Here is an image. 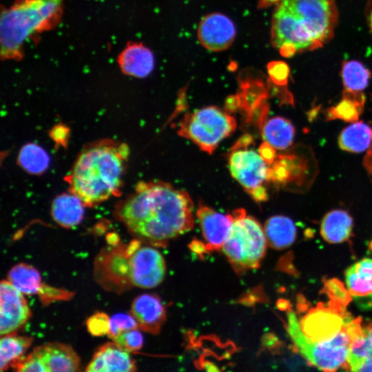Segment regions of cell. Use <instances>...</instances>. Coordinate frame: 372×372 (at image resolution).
I'll return each mask as SVG.
<instances>
[{
    "label": "cell",
    "mask_w": 372,
    "mask_h": 372,
    "mask_svg": "<svg viewBox=\"0 0 372 372\" xmlns=\"http://www.w3.org/2000/svg\"><path fill=\"white\" fill-rule=\"evenodd\" d=\"M72 295L70 291L52 287L45 284L39 294L41 302L45 304L52 301L68 300L72 297Z\"/></svg>",
    "instance_id": "cell-37"
},
{
    "label": "cell",
    "mask_w": 372,
    "mask_h": 372,
    "mask_svg": "<svg viewBox=\"0 0 372 372\" xmlns=\"http://www.w3.org/2000/svg\"><path fill=\"white\" fill-rule=\"evenodd\" d=\"M86 327L88 332L93 336L108 335L110 328V318L107 313L98 311L87 318Z\"/></svg>",
    "instance_id": "cell-35"
},
{
    "label": "cell",
    "mask_w": 372,
    "mask_h": 372,
    "mask_svg": "<svg viewBox=\"0 0 372 372\" xmlns=\"http://www.w3.org/2000/svg\"><path fill=\"white\" fill-rule=\"evenodd\" d=\"M33 338L30 336L10 333L2 335L0 342V369L1 371L10 367L14 368L25 357L24 354L30 347Z\"/></svg>",
    "instance_id": "cell-24"
},
{
    "label": "cell",
    "mask_w": 372,
    "mask_h": 372,
    "mask_svg": "<svg viewBox=\"0 0 372 372\" xmlns=\"http://www.w3.org/2000/svg\"><path fill=\"white\" fill-rule=\"evenodd\" d=\"M130 313L135 318L138 328L156 333L166 318V309L161 298L156 294L143 293L136 296L131 304Z\"/></svg>",
    "instance_id": "cell-17"
},
{
    "label": "cell",
    "mask_w": 372,
    "mask_h": 372,
    "mask_svg": "<svg viewBox=\"0 0 372 372\" xmlns=\"http://www.w3.org/2000/svg\"><path fill=\"white\" fill-rule=\"evenodd\" d=\"M343 368L347 372H372V322L362 326L352 341Z\"/></svg>",
    "instance_id": "cell-20"
},
{
    "label": "cell",
    "mask_w": 372,
    "mask_h": 372,
    "mask_svg": "<svg viewBox=\"0 0 372 372\" xmlns=\"http://www.w3.org/2000/svg\"><path fill=\"white\" fill-rule=\"evenodd\" d=\"M50 372H81L80 359L70 345L48 342L36 347Z\"/></svg>",
    "instance_id": "cell-19"
},
{
    "label": "cell",
    "mask_w": 372,
    "mask_h": 372,
    "mask_svg": "<svg viewBox=\"0 0 372 372\" xmlns=\"http://www.w3.org/2000/svg\"><path fill=\"white\" fill-rule=\"evenodd\" d=\"M206 369L207 370V372H219L218 369L211 364H208V366Z\"/></svg>",
    "instance_id": "cell-43"
},
{
    "label": "cell",
    "mask_w": 372,
    "mask_h": 372,
    "mask_svg": "<svg viewBox=\"0 0 372 372\" xmlns=\"http://www.w3.org/2000/svg\"><path fill=\"white\" fill-rule=\"evenodd\" d=\"M252 136L249 134L242 135L234 144L231 149L248 148V146L253 142Z\"/></svg>",
    "instance_id": "cell-42"
},
{
    "label": "cell",
    "mask_w": 372,
    "mask_h": 372,
    "mask_svg": "<svg viewBox=\"0 0 372 372\" xmlns=\"http://www.w3.org/2000/svg\"><path fill=\"white\" fill-rule=\"evenodd\" d=\"M112 340L122 349L130 353L141 349L143 345V337L138 329L124 331Z\"/></svg>",
    "instance_id": "cell-34"
},
{
    "label": "cell",
    "mask_w": 372,
    "mask_h": 372,
    "mask_svg": "<svg viewBox=\"0 0 372 372\" xmlns=\"http://www.w3.org/2000/svg\"><path fill=\"white\" fill-rule=\"evenodd\" d=\"M240 107L239 96L238 94L229 96L225 102V111L234 112Z\"/></svg>",
    "instance_id": "cell-41"
},
{
    "label": "cell",
    "mask_w": 372,
    "mask_h": 372,
    "mask_svg": "<svg viewBox=\"0 0 372 372\" xmlns=\"http://www.w3.org/2000/svg\"><path fill=\"white\" fill-rule=\"evenodd\" d=\"M338 19L335 0H280L272 17L271 43L285 57L318 49L332 38Z\"/></svg>",
    "instance_id": "cell-3"
},
{
    "label": "cell",
    "mask_w": 372,
    "mask_h": 372,
    "mask_svg": "<svg viewBox=\"0 0 372 372\" xmlns=\"http://www.w3.org/2000/svg\"><path fill=\"white\" fill-rule=\"evenodd\" d=\"M134 238L127 244L132 287L151 289L161 283L165 275V262L154 247L143 245Z\"/></svg>",
    "instance_id": "cell-9"
},
{
    "label": "cell",
    "mask_w": 372,
    "mask_h": 372,
    "mask_svg": "<svg viewBox=\"0 0 372 372\" xmlns=\"http://www.w3.org/2000/svg\"><path fill=\"white\" fill-rule=\"evenodd\" d=\"M372 130L362 121H356L344 128L338 137V145L344 151L360 153L369 147Z\"/></svg>",
    "instance_id": "cell-28"
},
{
    "label": "cell",
    "mask_w": 372,
    "mask_h": 372,
    "mask_svg": "<svg viewBox=\"0 0 372 372\" xmlns=\"http://www.w3.org/2000/svg\"><path fill=\"white\" fill-rule=\"evenodd\" d=\"M362 327L360 318H353L331 340L315 342L303 333L294 312L287 313V329L294 347L309 364L322 372H336L343 367L351 342L360 332Z\"/></svg>",
    "instance_id": "cell-5"
},
{
    "label": "cell",
    "mask_w": 372,
    "mask_h": 372,
    "mask_svg": "<svg viewBox=\"0 0 372 372\" xmlns=\"http://www.w3.org/2000/svg\"><path fill=\"white\" fill-rule=\"evenodd\" d=\"M368 19H369L368 21L369 24L370 30L372 33V6L370 8Z\"/></svg>",
    "instance_id": "cell-44"
},
{
    "label": "cell",
    "mask_w": 372,
    "mask_h": 372,
    "mask_svg": "<svg viewBox=\"0 0 372 372\" xmlns=\"http://www.w3.org/2000/svg\"><path fill=\"white\" fill-rule=\"evenodd\" d=\"M267 72L270 82L273 85L286 87L288 83L289 68L282 61H276L270 62L267 65Z\"/></svg>",
    "instance_id": "cell-36"
},
{
    "label": "cell",
    "mask_w": 372,
    "mask_h": 372,
    "mask_svg": "<svg viewBox=\"0 0 372 372\" xmlns=\"http://www.w3.org/2000/svg\"><path fill=\"white\" fill-rule=\"evenodd\" d=\"M258 153L267 165H271L276 160V149L266 141L262 142L258 149Z\"/></svg>",
    "instance_id": "cell-39"
},
{
    "label": "cell",
    "mask_w": 372,
    "mask_h": 372,
    "mask_svg": "<svg viewBox=\"0 0 372 372\" xmlns=\"http://www.w3.org/2000/svg\"><path fill=\"white\" fill-rule=\"evenodd\" d=\"M257 202L265 201L267 199V194L264 187L259 186L247 192Z\"/></svg>",
    "instance_id": "cell-40"
},
{
    "label": "cell",
    "mask_w": 372,
    "mask_h": 372,
    "mask_svg": "<svg viewBox=\"0 0 372 372\" xmlns=\"http://www.w3.org/2000/svg\"><path fill=\"white\" fill-rule=\"evenodd\" d=\"M50 158L47 152L34 143L22 146L17 163L21 169L31 175L39 176L45 172L50 166Z\"/></svg>",
    "instance_id": "cell-29"
},
{
    "label": "cell",
    "mask_w": 372,
    "mask_h": 372,
    "mask_svg": "<svg viewBox=\"0 0 372 372\" xmlns=\"http://www.w3.org/2000/svg\"><path fill=\"white\" fill-rule=\"evenodd\" d=\"M14 369V372H50L36 348L25 356Z\"/></svg>",
    "instance_id": "cell-33"
},
{
    "label": "cell",
    "mask_w": 372,
    "mask_h": 372,
    "mask_svg": "<svg viewBox=\"0 0 372 372\" xmlns=\"http://www.w3.org/2000/svg\"><path fill=\"white\" fill-rule=\"evenodd\" d=\"M129 156L127 144L114 139H100L87 144L64 177L69 192L87 207L120 196Z\"/></svg>",
    "instance_id": "cell-2"
},
{
    "label": "cell",
    "mask_w": 372,
    "mask_h": 372,
    "mask_svg": "<svg viewBox=\"0 0 372 372\" xmlns=\"http://www.w3.org/2000/svg\"><path fill=\"white\" fill-rule=\"evenodd\" d=\"M85 205L71 192L57 195L52 201L50 215L60 227L72 229L79 225L83 219Z\"/></svg>",
    "instance_id": "cell-21"
},
{
    "label": "cell",
    "mask_w": 372,
    "mask_h": 372,
    "mask_svg": "<svg viewBox=\"0 0 372 372\" xmlns=\"http://www.w3.org/2000/svg\"><path fill=\"white\" fill-rule=\"evenodd\" d=\"M231 176L249 192L267 181L268 167L259 153L248 148L231 149L228 156Z\"/></svg>",
    "instance_id": "cell-12"
},
{
    "label": "cell",
    "mask_w": 372,
    "mask_h": 372,
    "mask_svg": "<svg viewBox=\"0 0 372 372\" xmlns=\"http://www.w3.org/2000/svg\"><path fill=\"white\" fill-rule=\"evenodd\" d=\"M236 127V118L227 112L216 106H207L185 114L179 123L178 134L211 154Z\"/></svg>",
    "instance_id": "cell-7"
},
{
    "label": "cell",
    "mask_w": 372,
    "mask_h": 372,
    "mask_svg": "<svg viewBox=\"0 0 372 372\" xmlns=\"http://www.w3.org/2000/svg\"><path fill=\"white\" fill-rule=\"evenodd\" d=\"M344 304L329 307L322 304L311 310L300 322L302 331L315 342H322L336 336L353 318L347 313Z\"/></svg>",
    "instance_id": "cell-10"
},
{
    "label": "cell",
    "mask_w": 372,
    "mask_h": 372,
    "mask_svg": "<svg viewBox=\"0 0 372 372\" xmlns=\"http://www.w3.org/2000/svg\"><path fill=\"white\" fill-rule=\"evenodd\" d=\"M265 234L272 248L282 249L294 242L296 229L291 218L285 216H273L265 222Z\"/></svg>",
    "instance_id": "cell-23"
},
{
    "label": "cell",
    "mask_w": 372,
    "mask_h": 372,
    "mask_svg": "<svg viewBox=\"0 0 372 372\" xmlns=\"http://www.w3.org/2000/svg\"><path fill=\"white\" fill-rule=\"evenodd\" d=\"M234 223L223 251L238 273L256 269L265 256L267 238L259 222L243 209L233 211Z\"/></svg>",
    "instance_id": "cell-6"
},
{
    "label": "cell",
    "mask_w": 372,
    "mask_h": 372,
    "mask_svg": "<svg viewBox=\"0 0 372 372\" xmlns=\"http://www.w3.org/2000/svg\"><path fill=\"white\" fill-rule=\"evenodd\" d=\"M289 172V183L300 185L309 176V160L295 153L280 154L276 158Z\"/></svg>",
    "instance_id": "cell-31"
},
{
    "label": "cell",
    "mask_w": 372,
    "mask_h": 372,
    "mask_svg": "<svg viewBox=\"0 0 372 372\" xmlns=\"http://www.w3.org/2000/svg\"><path fill=\"white\" fill-rule=\"evenodd\" d=\"M348 292L362 311L372 310V259L363 258L350 266L345 272Z\"/></svg>",
    "instance_id": "cell-14"
},
{
    "label": "cell",
    "mask_w": 372,
    "mask_h": 372,
    "mask_svg": "<svg viewBox=\"0 0 372 372\" xmlns=\"http://www.w3.org/2000/svg\"><path fill=\"white\" fill-rule=\"evenodd\" d=\"M365 102L362 92L344 90L342 99L326 112V121L340 119L346 122H356L361 115Z\"/></svg>",
    "instance_id": "cell-27"
},
{
    "label": "cell",
    "mask_w": 372,
    "mask_h": 372,
    "mask_svg": "<svg viewBox=\"0 0 372 372\" xmlns=\"http://www.w3.org/2000/svg\"><path fill=\"white\" fill-rule=\"evenodd\" d=\"M341 76L344 90L362 92L369 85L371 72L361 62L351 60L342 63Z\"/></svg>",
    "instance_id": "cell-30"
},
{
    "label": "cell",
    "mask_w": 372,
    "mask_h": 372,
    "mask_svg": "<svg viewBox=\"0 0 372 372\" xmlns=\"http://www.w3.org/2000/svg\"><path fill=\"white\" fill-rule=\"evenodd\" d=\"M135 329H139L138 324L132 313H119L110 318V328L107 335L113 340L118 334Z\"/></svg>",
    "instance_id": "cell-32"
},
{
    "label": "cell",
    "mask_w": 372,
    "mask_h": 372,
    "mask_svg": "<svg viewBox=\"0 0 372 372\" xmlns=\"http://www.w3.org/2000/svg\"><path fill=\"white\" fill-rule=\"evenodd\" d=\"M64 0H16L1 10V60L21 61L25 41L32 35L55 27L63 13Z\"/></svg>",
    "instance_id": "cell-4"
},
{
    "label": "cell",
    "mask_w": 372,
    "mask_h": 372,
    "mask_svg": "<svg viewBox=\"0 0 372 372\" xmlns=\"http://www.w3.org/2000/svg\"><path fill=\"white\" fill-rule=\"evenodd\" d=\"M134 360L114 342L101 346L84 372H134Z\"/></svg>",
    "instance_id": "cell-16"
},
{
    "label": "cell",
    "mask_w": 372,
    "mask_h": 372,
    "mask_svg": "<svg viewBox=\"0 0 372 372\" xmlns=\"http://www.w3.org/2000/svg\"><path fill=\"white\" fill-rule=\"evenodd\" d=\"M94 278L110 292L121 293L132 288L127 244L119 241L103 248L94 261Z\"/></svg>",
    "instance_id": "cell-8"
},
{
    "label": "cell",
    "mask_w": 372,
    "mask_h": 372,
    "mask_svg": "<svg viewBox=\"0 0 372 372\" xmlns=\"http://www.w3.org/2000/svg\"><path fill=\"white\" fill-rule=\"evenodd\" d=\"M7 280L23 295H39L44 285L39 271L24 262L14 265L8 271Z\"/></svg>",
    "instance_id": "cell-25"
},
{
    "label": "cell",
    "mask_w": 372,
    "mask_h": 372,
    "mask_svg": "<svg viewBox=\"0 0 372 372\" xmlns=\"http://www.w3.org/2000/svg\"><path fill=\"white\" fill-rule=\"evenodd\" d=\"M352 227L353 219L347 211L333 209L324 216L320 234L327 242L340 243L349 238Z\"/></svg>",
    "instance_id": "cell-22"
},
{
    "label": "cell",
    "mask_w": 372,
    "mask_h": 372,
    "mask_svg": "<svg viewBox=\"0 0 372 372\" xmlns=\"http://www.w3.org/2000/svg\"><path fill=\"white\" fill-rule=\"evenodd\" d=\"M197 33L200 44L207 50L214 52L229 48L236 35L232 21L218 12L205 16L199 23Z\"/></svg>",
    "instance_id": "cell-13"
},
{
    "label": "cell",
    "mask_w": 372,
    "mask_h": 372,
    "mask_svg": "<svg viewBox=\"0 0 372 372\" xmlns=\"http://www.w3.org/2000/svg\"><path fill=\"white\" fill-rule=\"evenodd\" d=\"M32 311L24 295L17 290L8 280L0 284L1 336L14 333L30 320Z\"/></svg>",
    "instance_id": "cell-11"
},
{
    "label": "cell",
    "mask_w": 372,
    "mask_h": 372,
    "mask_svg": "<svg viewBox=\"0 0 372 372\" xmlns=\"http://www.w3.org/2000/svg\"><path fill=\"white\" fill-rule=\"evenodd\" d=\"M121 72L129 76L145 78L154 68L152 52L142 43H128L118 56Z\"/></svg>",
    "instance_id": "cell-18"
},
{
    "label": "cell",
    "mask_w": 372,
    "mask_h": 372,
    "mask_svg": "<svg viewBox=\"0 0 372 372\" xmlns=\"http://www.w3.org/2000/svg\"><path fill=\"white\" fill-rule=\"evenodd\" d=\"M295 132L291 122L281 116L271 118L262 126L264 141L279 150L285 149L292 145Z\"/></svg>",
    "instance_id": "cell-26"
},
{
    "label": "cell",
    "mask_w": 372,
    "mask_h": 372,
    "mask_svg": "<svg viewBox=\"0 0 372 372\" xmlns=\"http://www.w3.org/2000/svg\"><path fill=\"white\" fill-rule=\"evenodd\" d=\"M192 209L186 192L160 180L140 181L132 193L116 203L113 216L136 238L165 247L193 228Z\"/></svg>",
    "instance_id": "cell-1"
},
{
    "label": "cell",
    "mask_w": 372,
    "mask_h": 372,
    "mask_svg": "<svg viewBox=\"0 0 372 372\" xmlns=\"http://www.w3.org/2000/svg\"><path fill=\"white\" fill-rule=\"evenodd\" d=\"M207 251L223 248L231 232L234 217L225 215L202 204L196 211Z\"/></svg>",
    "instance_id": "cell-15"
},
{
    "label": "cell",
    "mask_w": 372,
    "mask_h": 372,
    "mask_svg": "<svg viewBox=\"0 0 372 372\" xmlns=\"http://www.w3.org/2000/svg\"><path fill=\"white\" fill-rule=\"evenodd\" d=\"M49 136L56 147L65 148L70 137V129L66 125L60 123L50 129Z\"/></svg>",
    "instance_id": "cell-38"
}]
</instances>
